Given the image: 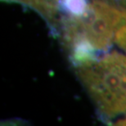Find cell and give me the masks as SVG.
Masks as SVG:
<instances>
[{"label":"cell","mask_w":126,"mask_h":126,"mask_svg":"<svg viewBox=\"0 0 126 126\" xmlns=\"http://www.w3.org/2000/svg\"><path fill=\"white\" fill-rule=\"evenodd\" d=\"M76 70L102 119L126 114V56L117 51L106 52Z\"/></svg>","instance_id":"1"},{"label":"cell","mask_w":126,"mask_h":126,"mask_svg":"<svg viewBox=\"0 0 126 126\" xmlns=\"http://www.w3.org/2000/svg\"><path fill=\"white\" fill-rule=\"evenodd\" d=\"M60 8L71 16H81L89 8V0H59Z\"/></svg>","instance_id":"4"},{"label":"cell","mask_w":126,"mask_h":126,"mask_svg":"<svg viewBox=\"0 0 126 126\" xmlns=\"http://www.w3.org/2000/svg\"><path fill=\"white\" fill-rule=\"evenodd\" d=\"M126 24V10L109 2L94 0L81 16L61 19L60 33L63 41L79 36L87 39L96 50L107 52L117 31Z\"/></svg>","instance_id":"2"},{"label":"cell","mask_w":126,"mask_h":126,"mask_svg":"<svg viewBox=\"0 0 126 126\" xmlns=\"http://www.w3.org/2000/svg\"><path fill=\"white\" fill-rule=\"evenodd\" d=\"M115 43L126 53V24L117 31L115 36Z\"/></svg>","instance_id":"5"},{"label":"cell","mask_w":126,"mask_h":126,"mask_svg":"<svg viewBox=\"0 0 126 126\" xmlns=\"http://www.w3.org/2000/svg\"><path fill=\"white\" fill-rule=\"evenodd\" d=\"M115 125H126V117L123 118L122 120H119L115 122Z\"/></svg>","instance_id":"6"},{"label":"cell","mask_w":126,"mask_h":126,"mask_svg":"<svg viewBox=\"0 0 126 126\" xmlns=\"http://www.w3.org/2000/svg\"><path fill=\"white\" fill-rule=\"evenodd\" d=\"M7 2H16L36 12L45 20L49 29L55 35L60 31V3L59 0H2Z\"/></svg>","instance_id":"3"}]
</instances>
